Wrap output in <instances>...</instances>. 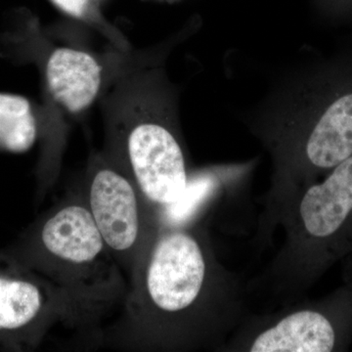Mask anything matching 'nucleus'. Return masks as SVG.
<instances>
[{
	"mask_svg": "<svg viewBox=\"0 0 352 352\" xmlns=\"http://www.w3.org/2000/svg\"><path fill=\"white\" fill-rule=\"evenodd\" d=\"M248 292L205 226H162L129 280L127 325L142 349L221 351L249 314Z\"/></svg>",
	"mask_w": 352,
	"mask_h": 352,
	"instance_id": "nucleus-1",
	"label": "nucleus"
},
{
	"mask_svg": "<svg viewBox=\"0 0 352 352\" xmlns=\"http://www.w3.org/2000/svg\"><path fill=\"white\" fill-rule=\"evenodd\" d=\"M284 241L270 265L248 285L282 305L300 302L336 263L352 254V155L300 190L280 210L270 231Z\"/></svg>",
	"mask_w": 352,
	"mask_h": 352,
	"instance_id": "nucleus-2",
	"label": "nucleus"
},
{
	"mask_svg": "<svg viewBox=\"0 0 352 352\" xmlns=\"http://www.w3.org/2000/svg\"><path fill=\"white\" fill-rule=\"evenodd\" d=\"M4 252L65 292L87 317L124 289L122 270L83 198L51 210Z\"/></svg>",
	"mask_w": 352,
	"mask_h": 352,
	"instance_id": "nucleus-3",
	"label": "nucleus"
},
{
	"mask_svg": "<svg viewBox=\"0 0 352 352\" xmlns=\"http://www.w3.org/2000/svg\"><path fill=\"white\" fill-rule=\"evenodd\" d=\"M323 73L307 124L273 145L278 166L265 199L264 228L300 190L352 155V57L332 62Z\"/></svg>",
	"mask_w": 352,
	"mask_h": 352,
	"instance_id": "nucleus-4",
	"label": "nucleus"
},
{
	"mask_svg": "<svg viewBox=\"0 0 352 352\" xmlns=\"http://www.w3.org/2000/svg\"><path fill=\"white\" fill-rule=\"evenodd\" d=\"M352 342V279L320 300L248 314L221 351L339 352Z\"/></svg>",
	"mask_w": 352,
	"mask_h": 352,
	"instance_id": "nucleus-5",
	"label": "nucleus"
},
{
	"mask_svg": "<svg viewBox=\"0 0 352 352\" xmlns=\"http://www.w3.org/2000/svg\"><path fill=\"white\" fill-rule=\"evenodd\" d=\"M83 199L109 252L131 280L161 230L159 210L119 161L94 164Z\"/></svg>",
	"mask_w": 352,
	"mask_h": 352,
	"instance_id": "nucleus-6",
	"label": "nucleus"
},
{
	"mask_svg": "<svg viewBox=\"0 0 352 352\" xmlns=\"http://www.w3.org/2000/svg\"><path fill=\"white\" fill-rule=\"evenodd\" d=\"M83 317L65 292L0 252V349H36L58 322Z\"/></svg>",
	"mask_w": 352,
	"mask_h": 352,
	"instance_id": "nucleus-7",
	"label": "nucleus"
},
{
	"mask_svg": "<svg viewBox=\"0 0 352 352\" xmlns=\"http://www.w3.org/2000/svg\"><path fill=\"white\" fill-rule=\"evenodd\" d=\"M119 162L157 210L176 203L188 186L179 139L159 120H139L120 139Z\"/></svg>",
	"mask_w": 352,
	"mask_h": 352,
	"instance_id": "nucleus-8",
	"label": "nucleus"
},
{
	"mask_svg": "<svg viewBox=\"0 0 352 352\" xmlns=\"http://www.w3.org/2000/svg\"><path fill=\"white\" fill-rule=\"evenodd\" d=\"M46 89L64 112L87 110L100 91L102 66L85 51L61 47L50 53L45 64Z\"/></svg>",
	"mask_w": 352,
	"mask_h": 352,
	"instance_id": "nucleus-9",
	"label": "nucleus"
},
{
	"mask_svg": "<svg viewBox=\"0 0 352 352\" xmlns=\"http://www.w3.org/2000/svg\"><path fill=\"white\" fill-rule=\"evenodd\" d=\"M39 120L31 102L0 92V151L24 153L38 140Z\"/></svg>",
	"mask_w": 352,
	"mask_h": 352,
	"instance_id": "nucleus-10",
	"label": "nucleus"
},
{
	"mask_svg": "<svg viewBox=\"0 0 352 352\" xmlns=\"http://www.w3.org/2000/svg\"><path fill=\"white\" fill-rule=\"evenodd\" d=\"M323 3L329 12L352 20V0H323Z\"/></svg>",
	"mask_w": 352,
	"mask_h": 352,
	"instance_id": "nucleus-11",
	"label": "nucleus"
}]
</instances>
